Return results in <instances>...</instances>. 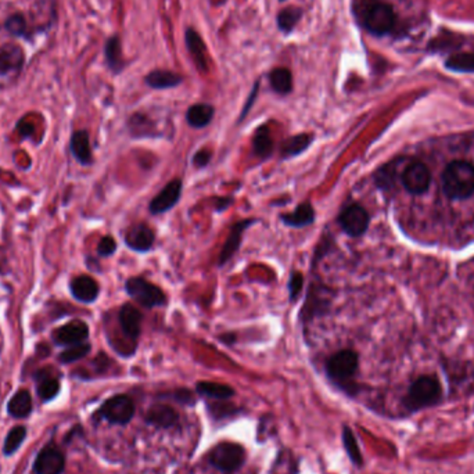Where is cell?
I'll use <instances>...</instances> for the list:
<instances>
[{"instance_id":"6","label":"cell","mask_w":474,"mask_h":474,"mask_svg":"<svg viewBox=\"0 0 474 474\" xmlns=\"http://www.w3.org/2000/svg\"><path fill=\"white\" fill-rule=\"evenodd\" d=\"M246 458V452L243 446L235 443H221L216 445L209 453V462L216 469L232 473L237 470Z\"/></svg>"},{"instance_id":"37","label":"cell","mask_w":474,"mask_h":474,"mask_svg":"<svg viewBox=\"0 0 474 474\" xmlns=\"http://www.w3.org/2000/svg\"><path fill=\"white\" fill-rule=\"evenodd\" d=\"M90 351V344H87V343H81V344H75L70 348H67L65 351H62L60 354V360L62 363H71V362H75V360H79L82 359L84 356H88Z\"/></svg>"},{"instance_id":"40","label":"cell","mask_w":474,"mask_h":474,"mask_svg":"<svg viewBox=\"0 0 474 474\" xmlns=\"http://www.w3.org/2000/svg\"><path fill=\"white\" fill-rule=\"evenodd\" d=\"M287 287L290 294V302H296L304 287V276L299 272H292Z\"/></svg>"},{"instance_id":"20","label":"cell","mask_w":474,"mask_h":474,"mask_svg":"<svg viewBox=\"0 0 474 474\" xmlns=\"http://www.w3.org/2000/svg\"><path fill=\"white\" fill-rule=\"evenodd\" d=\"M183 78L172 71L155 70L146 75V84L151 89H170L177 88L182 84Z\"/></svg>"},{"instance_id":"22","label":"cell","mask_w":474,"mask_h":474,"mask_svg":"<svg viewBox=\"0 0 474 474\" xmlns=\"http://www.w3.org/2000/svg\"><path fill=\"white\" fill-rule=\"evenodd\" d=\"M312 142H314V136L309 133H299L296 136H292L282 143L280 157L283 160L297 157L302 154L304 151H307L308 148L312 145Z\"/></svg>"},{"instance_id":"15","label":"cell","mask_w":474,"mask_h":474,"mask_svg":"<svg viewBox=\"0 0 474 474\" xmlns=\"http://www.w3.org/2000/svg\"><path fill=\"white\" fill-rule=\"evenodd\" d=\"M155 241L154 231L146 224H136L131 226L125 235L126 246L138 253H148Z\"/></svg>"},{"instance_id":"34","label":"cell","mask_w":474,"mask_h":474,"mask_svg":"<svg viewBox=\"0 0 474 474\" xmlns=\"http://www.w3.org/2000/svg\"><path fill=\"white\" fill-rule=\"evenodd\" d=\"M343 443H344V448L351 459V462L360 468L363 465V459H362V453H360V449L358 446V443H356V436L353 433V430L350 427H344L343 430Z\"/></svg>"},{"instance_id":"43","label":"cell","mask_w":474,"mask_h":474,"mask_svg":"<svg viewBox=\"0 0 474 474\" xmlns=\"http://www.w3.org/2000/svg\"><path fill=\"white\" fill-rule=\"evenodd\" d=\"M257 93H258V82L254 85V88H253V90H251V93H250V97H248V100L246 101V106L243 107V111H241V114H240V118H238V122H241L243 119L246 118V116H247V113L251 110V107H253V103L255 101V97H257Z\"/></svg>"},{"instance_id":"18","label":"cell","mask_w":474,"mask_h":474,"mask_svg":"<svg viewBox=\"0 0 474 474\" xmlns=\"http://www.w3.org/2000/svg\"><path fill=\"white\" fill-rule=\"evenodd\" d=\"M71 293L78 301L90 304L99 297V285L90 276H78L71 282Z\"/></svg>"},{"instance_id":"10","label":"cell","mask_w":474,"mask_h":474,"mask_svg":"<svg viewBox=\"0 0 474 474\" xmlns=\"http://www.w3.org/2000/svg\"><path fill=\"white\" fill-rule=\"evenodd\" d=\"M183 182L180 179H174L168 182L164 189L158 192V194L150 202L148 211L153 215H162L170 209L175 207L182 197Z\"/></svg>"},{"instance_id":"19","label":"cell","mask_w":474,"mask_h":474,"mask_svg":"<svg viewBox=\"0 0 474 474\" xmlns=\"http://www.w3.org/2000/svg\"><path fill=\"white\" fill-rule=\"evenodd\" d=\"M186 46H187V49H189V52L193 57V61L196 62L197 68L202 72H207L208 61L206 45H204L203 39L200 38V35L193 28H189L186 31Z\"/></svg>"},{"instance_id":"12","label":"cell","mask_w":474,"mask_h":474,"mask_svg":"<svg viewBox=\"0 0 474 474\" xmlns=\"http://www.w3.org/2000/svg\"><path fill=\"white\" fill-rule=\"evenodd\" d=\"M65 468V459L57 446L43 448L35 461V473L61 474Z\"/></svg>"},{"instance_id":"41","label":"cell","mask_w":474,"mask_h":474,"mask_svg":"<svg viewBox=\"0 0 474 474\" xmlns=\"http://www.w3.org/2000/svg\"><path fill=\"white\" fill-rule=\"evenodd\" d=\"M116 251H117V243H116V240L113 237L104 236L100 240V243L97 246V253L101 257H110Z\"/></svg>"},{"instance_id":"28","label":"cell","mask_w":474,"mask_h":474,"mask_svg":"<svg viewBox=\"0 0 474 474\" xmlns=\"http://www.w3.org/2000/svg\"><path fill=\"white\" fill-rule=\"evenodd\" d=\"M32 411V398L27 390H20L13 395L9 402V414L13 417L23 419L30 415Z\"/></svg>"},{"instance_id":"23","label":"cell","mask_w":474,"mask_h":474,"mask_svg":"<svg viewBox=\"0 0 474 474\" xmlns=\"http://www.w3.org/2000/svg\"><path fill=\"white\" fill-rule=\"evenodd\" d=\"M214 114H215V109L211 104L199 103V104L192 106L187 110L186 119L192 128L202 129L209 125V122L214 118Z\"/></svg>"},{"instance_id":"27","label":"cell","mask_w":474,"mask_h":474,"mask_svg":"<svg viewBox=\"0 0 474 474\" xmlns=\"http://www.w3.org/2000/svg\"><path fill=\"white\" fill-rule=\"evenodd\" d=\"M269 82L273 92L279 94H289L293 90V75L287 68H275L269 74Z\"/></svg>"},{"instance_id":"13","label":"cell","mask_w":474,"mask_h":474,"mask_svg":"<svg viewBox=\"0 0 474 474\" xmlns=\"http://www.w3.org/2000/svg\"><path fill=\"white\" fill-rule=\"evenodd\" d=\"M118 319L123 336L136 343L142 333V312L132 304H123L119 309Z\"/></svg>"},{"instance_id":"39","label":"cell","mask_w":474,"mask_h":474,"mask_svg":"<svg viewBox=\"0 0 474 474\" xmlns=\"http://www.w3.org/2000/svg\"><path fill=\"white\" fill-rule=\"evenodd\" d=\"M4 28L11 33V35H16V36H21L26 33L27 31V21L24 18V16L21 14H13L10 16L6 23H4Z\"/></svg>"},{"instance_id":"8","label":"cell","mask_w":474,"mask_h":474,"mask_svg":"<svg viewBox=\"0 0 474 474\" xmlns=\"http://www.w3.org/2000/svg\"><path fill=\"white\" fill-rule=\"evenodd\" d=\"M340 228L351 237L363 236L369 228L370 216L360 204H350L338 215Z\"/></svg>"},{"instance_id":"9","label":"cell","mask_w":474,"mask_h":474,"mask_svg":"<svg viewBox=\"0 0 474 474\" xmlns=\"http://www.w3.org/2000/svg\"><path fill=\"white\" fill-rule=\"evenodd\" d=\"M100 415L113 424H126L135 415V404L128 395H116L101 405Z\"/></svg>"},{"instance_id":"36","label":"cell","mask_w":474,"mask_h":474,"mask_svg":"<svg viewBox=\"0 0 474 474\" xmlns=\"http://www.w3.org/2000/svg\"><path fill=\"white\" fill-rule=\"evenodd\" d=\"M397 165L398 162L394 161V162H390L387 164L385 167H382L376 175H375V182H376V186L382 190H388L392 187L394 184V180H395V171H397Z\"/></svg>"},{"instance_id":"2","label":"cell","mask_w":474,"mask_h":474,"mask_svg":"<svg viewBox=\"0 0 474 474\" xmlns=\"http://www.w3.org/2000/svg\"><path fill=\"white\" fill-rule=\"evenodd\" d=\"M359 21L369 33L383 36L394 30L397 16L390 3L382 0H366L359 10Z\"/></svg>"},{"instance_id":"3","label":"cell","mask_w":474,"mask_h":474,"mask_svg":"<svg viewBox=\"0 0 474 474\" xmlns=\"http://www.w3.org/2000/svg\"><path fill=\"white\" fill-rule=\"evenodd\" d=\"M443 398L441 383L436 376H420L411 385L404 398V407L415 412L429 407L437 405Z\"/></svg>"},{"instance_id":"26","label":"cell","mask_w":474,"mask_h":474,"mask_svg":"<svg viewBox=\"0 0 474 474\" xmlns=\"http://www.w3.org/2000/svg\"><path fill=\"white\" fill-rule=\"evenodd\" d=\"M71 150L75 158L84 164L88 165L92 162V150H90L89 135L87 131H78L72 135L71 139Z\"/></svg>"},{"instance_id":"33","label":"cell","mask_w":474,"mask_h":474,"mask_svg":"<svg viewBox=\"0 0 474 474\" xmlns=\"http://www.w3.org/2000/svg\"><path fill=\"white\" fill-rule=\"evenodd\" d=\"M301 16H302V10H299L297 7H289V9L282 10L277 14L279 30L285 32V33L292 32V31L294 30L297 24H298Z\"/></svg>"},{"instance_id":"35","label":"cell","mask_w":474,"mask_h":474,"mask_svg":"<svg viewBox=\"0 0 474 474\" xmlns=\"http://www.w3.org/2000/svg\"><path fill=\"white\" fill-rule=\"evenodd\" d=\"M26 436H27V429L24 426H17L14 427L6 437L4 440V445H3V452L6 455H11L14 453L21 444L23 441L26 440Z\"/></svg>"},{"instance_id":"29","label":"cell","mask_w":474,"mask_h":474,"mask_svg":"<svg viewBox=\"0 0 474 474\" xmlns=\"http://www.w3.org/2000/svg\"><path fill=\"white\" fill-rule=\"evenodd\" d=\"M106 61L110 70L116 74H118L123 68V60H122V52H121V40L118 36H111L104 48Z\"/></svg>"},{"instance_id":"5","label":"cell","mask_w":474,"mask_h":474,"mask_svg":"<svg viewBox=\"0 0 474 474\" xmlns=\"http://www.w3.org/2000/svg\"><path fill=\"white\" fill-rule=\"evenodd\" d=\"M359 356L353 350H341L330 356L326 363V373L330 380L337 385L348 383L358 370Z\"/></svg>"},{"instance_id":"30","label":"cell","mask_w":474,"mask_h":474,"mask_svg":"<svg viewBox=\"0 0 474 474\" xmlns=\"http://www.w3.org/2000/svg\"><path fill=\"white\" fill-rule=\"evenodd\" d=\"M199 394L206 395L214 399H229L235 395V390L231 385L212 383V382H200L196 385Z\"/></svg>"},{"instance_id":"24","label":"cell","mask_w":474,"mask_h":474,"mask_svg":"<svg viewBox=\"0 0 474 474\" xmlns=\"http://www.w3.org/2000/svg\"><path fill=\"white\" fill-rule=\"evenodd\" d=\"M24 61L23 50L16 45H4L0 48V72L21 68Z\"/></svg>"},{"instance_id":"16","label":"cell","mask_w":474,"mask_h":474,"mask_svg":"<svg viewBox=\"0 0 474 474\" xmlns=\"http://www.w3.org/2000/svg\"><path fill=\"white\" fill-rule=\"evenodd\" d=\"M89 336V327L82 321H74L59 327L53 333L55 341L60 346H75L84 343Z\"/></svg>"},{"instance_id":"11","label":"cell","mask_w":474,"mask_h":474,"mask_svg":"<svg viewBox=\"0 0 474 474\" xmlns=\"http://www.w3.org/2000/svg\"><path fill=\"white\" fill-rule=\"evenodd\" d=\"M402 184L412 194H421L430 186V171L423 162H412L402 172Z\"/></svg>"},{"instance_id":"42","label":"cell","mask_w":474,"mask_h":474,"mask_svg":"<svg viewBox=\"0 0 474 474\" xmlns=\"http://www.w3.org/2000/svg\"><path fill=\"white\" fill-rule=\"evenodd\" d=\"M211 157H212V153L209 150L202 148L193 155V164L196 168H204L209 164Z\"/></svg>"},{"instance_id":"44","label":"cell","mask_w":474,"mask_h":474,"mask_svg":"<svg viewBox=\"0 0 474 474\" xmlns=\"http://www.w3.org/2000/svg\"><path fill=\"white\" fill-rule=\"evenodd\" d=\"M233 204L232 197H216L214 200V209L216 212H224L226 208L231 207Z\"/></svg>"},{"instance_id":"4","label":"cell","mask_w":474,"mask_h":474,"mask_svg":"<svg viewBox=\"0 0 474 474\" xmlns=\"http://www.w3.org/2000/svg\"><path fill=\"white\" fill-rule=\"evenodd\" d=\"M125 290L138 304L145 308L164 307L167 304L165 293L143 277H131L125 283Z\"/></svg>"},{"instance_id":"31","label":"cell","mask_w":474,"mask_h":474,"mask_svg":"<svg viewBox=\"0 0 474 474\" xmlns=\"http://www.w3.org/2000/svg\"><path fill=\"white\" fill-rule=\"evenodd\" d=\"M128 126L132 136L135 138H148L157 135L154 131V123L143 114H133L128 122Z\"/></svg>"},{"instance_id":"21","label":"cell","mask_w":474,"mask_h":474,"mask_svg":"<svg viewBox=\"0 0 474 474\" xmlns=\"http://www.w3.org/2000/svg\"><path fill=\"white\" fill-rule=\"evenodd\" d=\"M146 420L155 427L168 429L178 421V414L168 405H154L148 409Z\"/></svg>"},{"instance_id":"32","label":"cell","mask_w":474,"mask_h":474,"mask_svg":"<svg viewBox=\"0 0 474 474\" xmlns=\"http://www.w3.org/2000/svg\"><path fill=\"white\" fill-rule=\"evenodd\" d=\"M445 68L455 72H470L474 74V53H456L449 56L445 61Z\"/></svg>"},{"instance_id":"1","label":"cell","mask_w":474,"mask_h":474,"mask_svg":"<svg viewBox=\"0 0 474 474\" xmlns=\"http://www.w3.org/2000/svg\"><path fill=\"white\" fill-rule=\"evenodd\" d=\"M444 193L452 200H465L474 194V165L466 161H453L443 174Z\"/></svg>"},{"instance_id":"17","label":"cell","mask_w":474,"mask_h":474,"mask_svg":"<svg viewBox=\"0 0 474 474\" xmlns=\"http://www.w3.org/2000/svg\"><path fill=\"white\" fill-rule=\"evenodd\" d=\"M315 209L309 202L301 203L293 212L282 214L280 221L290 228H307L315 222Z\"/></svg>"},{"instance_id":"25","label":"cell","mask_w":474,"mask_h":474,"mask_svg":"<svg viewBox=\"0 0 474 474\" xmlns=\"http://www.w3.org/2000/svg\"><path fill=\"white\" fill-rule=\"evenodd\" d=\"M253 148H254L255 155L261 160H267L272 155L275 143H273L270 131L267 125H263L255 131L254 138H253Z\"/></svg>"},{"instance_id":"7","label":"cell","mask_w":474,"mask_h":474,"mask_svg":"<svg viewBox=\"0 0 474 474\" xmlns=\"http://www.w3.org/2000/svg\"><path fill=\"white\" fill-rule=\"evenodd\" d=\"M330 305H331V301L329 298L327 287L322 285L319 286V285L312 283L307 293L305 304L299 312V319L304 324H308L316 316H324L329 312Z\"/></svg>"},{"instance_id":"38","label":"cell","mask_w":474,"mask_h":474,"mask_svg":"<svg viewBox=\"0 0 474 474\" xmlns=\"http://www.w3.org/2000/svg\"><path fill=\"white\" fill-rule=\"evenodd\" d=\"M60 391V383L57 379H45L38 385V395L43 401H50L53 399Z\"/></svg>"},{"instance_id":"14","label":"cell","mask_w":474,"mask_h":474,"mask_svg":"<svg viewBox=\"0 0 474 474\" xmlns=\"http://www.w3.org/2000/svg\"><path fill=\"white\" fill-rule=\"evenodd\" d=\"M258 219H243L240 222L235 224L231 229V233L229 236L226 238L224 247H222V251L219 254V260H218V265L219 267H224L225 264H228L232 257L236 254L240 248V244H241V240H243V233L254 224H257Z\"/></svg>"}]
</instances>
